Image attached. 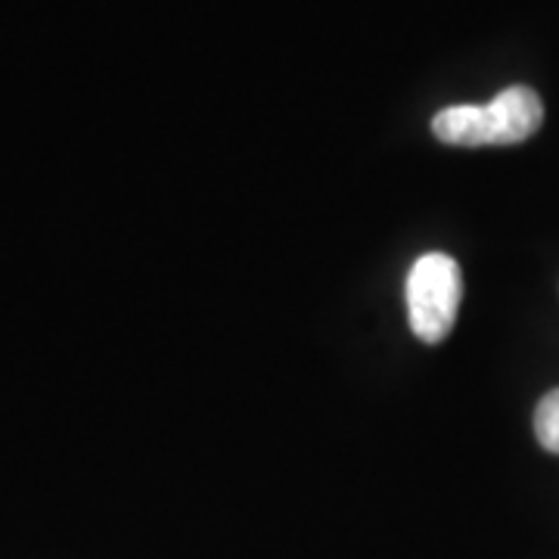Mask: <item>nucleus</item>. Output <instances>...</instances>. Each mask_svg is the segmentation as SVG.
<instances>
[{
  "label": "nucleus",
  "mask_w": 559,
  "mask_h": 559,
  "mask_svg": "<svg viewBox=\"0 0 559 559\" xmlns=\"http://www.w3.org/2000/svg\"><path fill=\"white\" fill-rule=\"evenodd\" d=\"M463 299L460 264L444 252H429L417 259L407 277V314L414 336L439 345L451 336Z\"/></svg>",
  "instance_id": "obj_2"
},
{
  "label": "nucleus",
  "mask_w": 559,
  "mask_h": 559,
  "mask_svg": "<svg viewBox=\"0 0 559 559\" xmlns=\"http://www.w3.org/2000/svg\"><path fill=\"white\" fill-rule=\"evenodd\" d=\"M535 436H538L540 448L559 454V389L547 392L535 407Z\"/></svg>",
  "instance_id": "obj_3"
},
{
  "label": "nucleus",
  "mask_w": 559,
  "mask_h": 559,
  "mask_svg": "<svg viewBox=\"0 0 559 559\" xmlns=\"http://www.w3.org/2000/svg\"><path fill=\"white\" fill-rule=\"evenodd\" d=\"M544 121V103L525 87L513 84L485 106H448L432 119V134L451 146H510L528 140Z\"/></svg>",
  "instance_id": "obj_1"
}]
</instances>
